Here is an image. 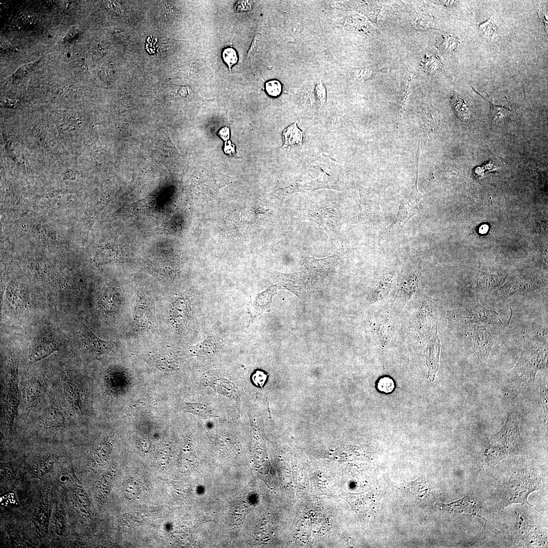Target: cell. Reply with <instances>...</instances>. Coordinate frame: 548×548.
<instances>
[{
  "mask_svg": "<svg viewBox=\"0 0 548 548\" xmlns=\"http://www.w3.org/2000/svg\"><path fill=\"white\" fill-rule=\"evenodd\" d=\"M66 523L64 511L61 504H58L53 519V529L55 535L62 537L65 534Z\"/></svg>",
  "mask_w": 548,
  "mask_h": 548,
  "instance_id": "cell-22",
  "label": "cell"
},
{
  "mask_svg": "<svg viewBox=\"0 0 548 548\" xmlns=\"http://www.w3.org/2000/svg\"><path fill=\"white\" fill-rule=\"evenodd\" d=\"M18 367L15 362L11 360L9 363L8 380L5 386V412L7 424L10 427L13 425L17 413L20 400V394L18 387Z\"/></svg>",
  "mask_w": 548,
  "mask_h": 548,
  "instance_id": "cell-3",
  "label": "cell"
},
{
  "mask_svg": "<svg viewBox=\"0 0 548 548\" xmlns=\"http://www.w3.org/2000/svg\"><path fill=\"white\" fill-rule=\"evenodd\" d=\"M471 87L472 90L475 93L478 94L489 103L490 106V116L492 121L499 122L505 118L511 112H512L509 108L494 105L490 100L485 99V97L479 93L478 91L475 90L473 87L472 86Z\"/></svg>",
  "mask_w": 548,
  "mask_h": 548,
  "instance_id": "cell-23",
  "label": "cell"
},
{
  "mask_svg": "<svg viewBox=\"0 0 548 548\" xmlns=\"http://www.w3.org/2000/svg\"><path fill=\"white\" fill-rule=\"evenodd\" d=\"M153 361L156 367L161 369H174L175 366H176L171 360L164 357L156 356L153 358Z\"/></svg>",
  "mask_w": 548,
  "mask_h": 548,
  "instance_id": "cell-34",
  "label": "cell"
},
{
  "mask_svg": "<svg viewBox=\"0 0 548 548\" xmlns=\"http://www.w3.org/2000/svg\"><path fill=\"white\" fill-rule=\"evenodd\" d=\"M392 283V279L390 276L382 279L371 294L370 301L375 302L384 298L389 292Z\"/></svg>",
  "mask_w": 548,
  "mask_h": 548,
  "instance_id": "cell-24",
  "label": "cell"
},
{
  "mask_svg": "<svg viewBox=\"0 0 548 548\" xmlns=\"http://www.w3.org/2000/svg\"><path fill=\"white\" fill-rule=\"evenodd\" d=\"M508 452L500 447L490 446L486 451L487 460L490 464H495L505 458Z\"/></svg>",
  "mask_w": 548,
  "mask_h": 548,
  "instance_id": "cell-26",
  "label": "cell"
},
{
  "mask_svg": "<svg viewBox=\"0 0 548 548\" xmlns=\"http://www.w3.org/2000/svg\"><path fill=\"white\" fill-rule=\"evenodd\" d=\"M540 396L544 406L545 416L547 415V394L544 380L540 384Z\"/></svg>",
  "mask_w": 548,
  "mask_h": 548,
  "instance_id": "cell-40",
  "label": "cell"
},
{
  "mask_svg": "<svg viewBox=\"0 0 548 548\" xmlns=\"http://www.w3.org/2000/svg\"><path fill=\"white\" fill-rule=\"evenodd\" d=\"M315 93L319 101L323 104L326 100V90L322 83L318 84L315 88Z\"/></svg>",
  "mask_w": 548,
  "mask_h": 548,
  "instance_id": "cell-39",
  "label": "cell"
},
{
  "mask_svg": "<svg viewBox=\"0 0 548 548\" xmlns=\"http://www.w3.org/2000/svg\"><path fill=\"white\" fill-rule=\"evenodd\" d=\"M521 473L517 479L509 481L503 497L505 505L515 503H526L530 505L527 498L530 493L537 488L534 480L531 479L526 472Z\"/></svg>",
  "mask_w": 548,
  "mask_h": 548,
  "instance_id": "cell-4",
  "label": "cell"
},
{
  "mask_svg": "<svg viewBox=\"0 0 548 548\" xmlns=\"http://www.w3.org/2000/svg\"><path fill=\"white\" fill-rule=\"evenodd\" d=\"M283 148L291 147L302 144L304 134L297 126L296 122L287 127L283 131Z\"/></svg>",
  "mask_w": 548,
  "mask_h": 548,
  "instance_id": "cell-21",
  "label": "cell"
},
{
  "mask_svg": "<svg viewBox=\"0 0 548 548\" xmlns=\"http://www.w3.org/2000/svg\"><path fill=\"white\" fill-rule=\"evenodd\" d=\"M71 495L77 508L85 517L90 516V502L87 493L74 472H70L66 477Z\"/></svg>",
  "mask_w": 548,
  "mask_h": 548,
  "instance_id": "cell-9",
  "label": "cell"
},
{
  "mask_svg": "<svg viewBox=\"0 0 548 548\" xmlns=\"http://www.w3.org/2000/svg\"><path fill=\"white\" fill-rule=\"evenodd\" d=\"M274 277L277 286L280 288L287 289L298 296L304 295L309 279V273L306 269L291 274L276 272Z\"/></svg>",
  "mask_w": 548,
  "mask_h": 548,
  "instance_id": "cell-7",
  "label": "cell"
},
{
  "mask_svg": "<svg viewBox=\"0 0 548 548\" xmlns=\"http://www.w3.org/2000/svg\"><path fill=\"white\" fill-rule=\"evenodd\" d=\"M258 36H259V35H256V37H255V38H254V40H253V41L252 42L251 47L249 49V51H248V52L247 53V58H249V57H251L252 56V54L253 53V52L254 51V50L256 48L257 42V40L258 39Z\"/></svg>",
  "mask_w": 548,
  "mask_h": 548,
  "instance_id": "cell-43",
  "label": "cell"
},
{
  "mask_svg": "<svg viewBox=\"0 0 548 548\" xmlns=\"http://www.w3.org/2000/svg\"><path fill=\"white\" fill-rule=\"evenodd\" d=\"M394 387L395 386L393 380L391 378L387 376L381 378L378 383V389L384 393H390L392 392L394 389Z\"/></svg>",
  "mask_w": 548,
  "mask_h": 548,
  "instance_id": "cell-32",
  "label": "cell"
},
{
  "mask_svg": "<svg viewBox=\"0 0 548 548\" xmlns=\"http://www.w3.org/2000/svg\"><path fill=\"white\" fill-rule=\"evenodd\" d=\"M58 457L54 454H47L41 457L29 468L30 474L41 479L53 469Z\"/></svg>",
  "mask_w": 548,
  "mask_h": 548,
  "instance_id": "cell-18",
  "label": "cell"
},
{
  "mask_svg": "<svg viewBox=\"0 0 548 548\" xmlns=\"http://www.w3.org/2000/svg\"><path fill=\"white\" fill-rule=\"evenodd\" d=\"M492 325L471 323L468 324L466 327L471 346L478 359L483 362L487 360L494 345Z\"/></svg>",
  "mask_w": 548,
  "mask_h": 548,
  "instance_id": "cell-2",
  "label": "cell"
},
{
  "mask_svg": "<svg viewBox=\"0 0 548 548\" xmlns=\"http://www.w3.org/2000/svg\"><path fill=\"white\" fill-rule=\"evenodd\" d=\"M440 348V342L436 329L430 338L425 353L426 363L429 368V376L432 381L438 369Z\"/></svg>",
  "mask_w": 548,
  "mask_h": 548,
  "instance_id": "cell-14",
  "label": "cell"
},
{
  "mask_svg": "<svg viewBox=\"0 0 548 548\" xmlns=\"http://www.w3.org/2000/svg\"><path fill=\"white\" fill-rule=\"evenodd\" d=\"M109 452V446L106 442L98 443L94 448L92 460L95 463H99L106 457Z\"/></svg>",
  "mask_w": 548,
  "mask_h": 548,
  "instance_id": "cell-28",
  "label": "cell"
},
{
  "mask_svg": "<svg viewBox=\"0 0 548 548\" xmlns=\"http://www.w3.org/2000/svg\"><path fill=\"white\" fill-rule=\"evenodd\" d=\"M65 396L72 407L79 414L82 412L83 401L81 389L74 378L66 377L63 381Z\"/></svg>",
  "mask_w": 548,
  "mask_h": 548,
  "instance_id": "cell-15",
  "label": "cell"
},
{
  "mask_svg": "<svg viewBox=\"0 0 548 548\" xmlns=\"http://www.w3.org/2000/svg\"><path fill=\"white\" fill-rule=\"evenodd\" d=\"M480 31L489 38H492L497 33L496 27L491 20L480 25Z\"/></svg>",
  "mask_w": 548,
  "mask_h": 548,
  "instance_id": "cell-33",
  "label": "cell"
},
{
  "mask_svg": "<svg viewBox=\"0 0 548 548\" xmlns=\"http://www.w3.org/2000/svg\"><path fill=\"white\" fill-rule=\"evenodd\" d=\"M212 340L206 339L202 342L191 348V352L194 356L203 357L215 352L217 347Z\"/></svg>",
  "mask_w": 548,
  "mask_h": 548,
  "instance_id": "cell-25",
  "label": "cell"
},
{
  "mask_svg": "<svg viewBox=\"0 0 548 548\" xmlns=\"http://www.w3.org/2000/svg\"><path fill=\"white\" fill-rule=\"evenodd\" d=\"M11 545L15 547H33L19 535L14 533L9 534Z\"/></svg>",
  "mask_w": 548,
  "mask_h": 548,
  "instance_id": "cell-35",
  "label": "cell"
},
{
  "mask_svg": "<svg viewBox=\"0 0 548 548\" xmlns=\"http://www.w3.org/2000/svg\"><path fill=\"white\" fill-rule=\"evenodd\" d=\"M265 89L268 95L276 97L281 93L282 86L278 81L271 80L266 83Z\"/></svg>",
  "mask_w": 548,
  "mask_h": 548,
  "instance_id": "cell-31",
  "label": "cell"
},
{
  "mask_svg": "<svg viewBox=\"0 0 548 548\" xmlns=\"http://www.w3.org/2000/svg\"><path fill=\"white\" fill-rule=\"evenodd\" d=\"M521 439L518 416L515 413H510L504 426L492 436L490 442L492 446L502 448L509 452L518 448Z\"/></svg>",
  "mask_w": 548,
  "mask_h": 548,
  "instance_id": "cell-5",
  "label": "cell"
},
{
  "mask_svg": "<svg viewBox=\"0 0 548 548\" xmlns=\"http://www.w3.org/2000/svg\"><path fill=\"white\" fill-rule=\"evenodd\" d=\"M267 375L262 371L258 370L252 376V381L258 386L262 387L266 380Z\"/></svg>",
  "mask_w": 548,
  "mask_h": 548,
  "instance_id": "cell-38",
  "label": "cell"
},
{
  "mask_svg": "<svg viewBox=\"0 0 548 548\" xmlns=\"http://www.w3.org/2000/svg\"><path fill=\"white\" fill-rule=\"evenodd\" d=\"M50 514V501L48 495L46 494L41 498L32 516V523L39 535L42 536L47 533Z\"/></svg>",
  "mask_w": 548,
  "mask_h": 548,
  "instance_id": "cell-10",
  "label": "cell"
},
{
  "mask_svg": "<svg viewBox=\"0 0 548 548\" xmlns=\"http://www.w3.org/2000/svg\"><path fill=\"white\" fill-rule=\"evenodd\" d=\"M224 150L226 154L230 156L235 154L234 145L230 141L225 142Z\"/></svg>",
  "mask_w": 548,
  "mask_h": 548,
  "instance_id": "cell-41",
  "label": "cell"
},
{
  "mask_svg": "<svg viewBox=\"0 0 548 548\" xmlns=\"http://www.w3.org/2000/svg\"><path fill=\"white\" fill-rule=\"evenodd\" d=\"M65 422V418L62 413L56 407L47 408L42 417V422L44 427L51 430L63 428L64 426Z\"/></svg>",
  "mask_w": 548,
  "mask_h": 548,
  "instance_id": "cell-20",
  "label": "cell"
},
{
  "mask_svg": "<svg viewBox=\"0 0 548 548\" xmlns=\"http://www.w3.org/2000/svg\"><path fill=\"white\" fill-rule=\"evenodd\" d=\"M111 480V472L109 471L102 478L98 487V496L101 500H104L108 495L109 485Z\"/></svg>",
  "mask_w": 548,
  "mask_h": 548,
  "instance_id": "cell-30",
  "label": "cell"
},
{
  "mask_svg": "<svg viewBox=\"0 0 548 548\" xmlns=\"http://www.w3.org/2000/svg\"><path fill=\"white\" fill-rule=\"evenodd\" d=\"M107 4L108 6L109 7L111 8L112 9L113 11H114L115 12H116L117 13H119L120 12V6L118 4V3H116V2L108 1V2H107Z\"/></svg>",
  "mask_w": 548,
  "mask_h": 548,
  "instance_id": "cell-44",
  "label": "cell"
},
{
  "mask_svg": "<svg viewBox=\"0 0 548 548\" xmlns=\"http://www.w3.org/2000/svg\"><path fill=\"white\" fill-rule=\"evenodd\" d=\"M220 136L225 141L229 138V129L227 127H224L221 129L218 133Z\"/></svg>",
  "mask_w": 548,
  "mask_h": 548,
  "instance_id": "cell-42",
  "label": "cell"
},
{
  "mask_svg": "<svg viewBox=\"0 0 548 548\" xmlns=\"http://www.w3.org/2000/svg\"><path fill=\"white\" fill-rule=\"evenodd\" d=\"M253 3L250 1H238L234 6V11L243 12L249 11L252 9Z\"/></svg>",
  "mask_w": 548,
  "mask_h": 548,
  "instance_id": "cell-37",
  "label": "cell"
},
{
  "mask_svg": "<svg viewBox=\"0 0 548 548\" xmlns=\"http://www.w3.org/2000/svg\"><path fill=\"white\" fill-rule=\"evenodd\" d=\"M337 260L334 256L316 259L314 257H307L304 261V265L312 279L315 281L323 280L334 271Z\"/></svg>",
  "mask_w": 548,
  "mask_h": 548,
  "instance_id": "cell-8",
  "label": "cell"
},
{
  "mask_svg": "<svg viewBox=\"0 0 548 548\" xmlns=\"http://www.w3.org/2000/svg\"><path fill=\"white\" fill-rule=\"evenodd\" d=\"M439 505L442 509L453 514L475 515L485 520L482 515V509L477 502L469 497L449 504L440 503Z\"/></svg>",
  "mask_w": 548,
  "mask_h": 548,
  "instance_id": "cell-12",
  "label": "cell"
},
{
  "mask_svg": "<svg viewBox=\"0 0 548 548\" xmlns=\"http://www.w3.org/2000/svg\"><path fill=\"white\" fill-rule=\"evenodd\" d=\"M221 54L224 62L227 64L230 72L231 67L237 62L236 51L231 47L226 48L223 49Z\"/></svg>",
  "mask_w": 548,
  "mask_h": 548,
  "instance_id": "cell-29",
  "label": "cell"
},
{
  "mask_svg": "<svg viewBox=\"0 0 548 548\" xmlns=\"http://www.w3.org/2000/svg\"><path fill=\"white\" fill-rule=\"evenodd\" d=\"M81 337L85 347L92 352L101 355L111 351L113 344L99 338L84 325L81 327Z\"/></svg>",
  "mask_w": 548,
  "mask_h": 548,
  "instance_id": "cell-13",
  "label": "cell"
},
{
  "mask_svg": "<svg viewBox=\"0 0 548 548\" xmlns=\"http://www.w3.org/2000/svg\"><path fill=\"white\" fill-rule=\"evenodd\" d=\"M43 390L44 382L39 378L28 382L25 390V402L27 407L31 408L38 403Z\"/></svg>",
  "mask_w": 548,
  "mask_h": 548,
  "instance_id": "cell-19",
  "label": "cell"
},
{
  "mask_svg": "<svg viewBox=\"0 0 548 548\" xmlns=\"http://www.w3.org/2000/svg\"><path fill=\"white\" fill-rule=\"evenodd\" d=\"M189 305L185 300L180 298L174 302L170 317L172 323L177 330H181L187 324L189 318Z\"/></svg>",
  "mask_w": 548,
  "mask_h": 548,
  "instance_id": "cell-17",
  "label": "cell"
},
{
  "mask_svg": "<svg viewBox=\"0 0 548 548\" xmlns=\"http://www.w3.org/2000/svg\"><path fill=\"white\" fill-rule=\"evenodd\" d=\"M13 471L10 465L7 463L1 464V480L6 481L11 479L13 476Z\"/></svg>",
  "mask_w": 548,
  "mask_h": 548,
  "instance_id": "cell-36",
  "label": "cell"
},
{
  "mask_svg": "<svg viewBox=\"0 0 548 548\" xmlns=\"http://www.w3.org/2000/svg\"><path fill=\"white\" fill-rule=\"evenodd\" d=\"M458 318L465 324L486 323L501 325L498 313L480 304H469L458 312Z\"/></svg>",
  "mask_w": 548,
  "mask_h": 548,
  "instance_id": "cell-6",
  "label": "cell"
},
{
  "mask_svg": "<svg viewBox=\"0 0 548 548\" xmlns=\"http://www.w3.org/2000/svg\"><path fill=\"white\" fill-rule=\"evenodd\" d=\"M277 290L276 285H271L263 292L259 293L253 301L251 300L250 302L248 313L251 316L250 321L253 320L262 313L270 311L272 298L276 294Z\"/></svg>",
  "mask_w": 548,
  "mask_h": 548,
  "instance_id": "cell-11",
  "label": "cell"
},
{
  "mask_svg": "<svg viewBox=\"0 0 548 548\" xmlns=\"http://www.w3.org/2000/svg\"><path fill=\"white\" fill-rule=\"evenodd\" d=\"M58 350V345L54 339L49 337H43L35 343L29 357V362H36Z\"/></svg>",
  "mask_w": 548,
  "mask_h": 548,
  "instance_id": "cell-16",
  "label": "cell"
},
{
  "mask_svg": "<svg viewBox=\"0 0 548 548\" xmlns=\"http://www.w3.org/2000/svg\"><path fill=\"white\" fill-rule=\"evenodd\" d=\"M185 410L202 417H208L212 415L211 411L205 404L201 403L185 402Z\"/></svg>",
  "mask_w": 548,
  "mask_h": 548,
  "instance_id": "cell-27",
  "label": "cell"
},
{
  "mask_svg": "<svg viewBox=\"0 0 548 548\" xmlns=\"http://www.w3.org/2000/svg\"><path fill=\"white\" fill-rule=\"evenodd\" d=\"M547 341L531 340L524 347L520 357L507 376L513 387H523L532 383L537 372L547 365Z\"/></svg>",
  "mask_w": 548,
  "mask_h": 548,
  "instance_id": "cell-1",
  "label": "cell"
}]
</instances>
